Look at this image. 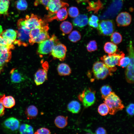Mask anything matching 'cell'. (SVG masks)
Returning <instances> with one entry per match:
<instances>
[{"label":"cell","mask_w":134,"mask_h":134,"mask_svg":"<svg viewBox=\"0 0 134 134\" xmlns=\"http://www.w3.org/2000/svg\"><path fill=\"white\" fill-rule=\"evenodd\" d=\"M11 50L7 48H0V73L3 71L5 65L11 59Z\"/></svg>","instance_id":"12"},{"label":"cell","mask_w":134,"mask_h":134,"mask_svg":"<svg viewBox=\"0 0 134 134\" xmlns=\"http://www.w3.org/2000/svg\"><path fill=\"white\" fill-rule=\"evenodd\" d=\"M88 18L85 14L78 15L73 20V25L77 27H82L86 25L88 23Z\"/></svg>","instance_id":"17"},{"label":"cell","mask_w":134,"mask_h":134,"mask_svg":"<svg viewBox=\"0 0 134 134\" xmlns=\"http://www.w3.org/2000/svg\"><path fill=\"white\" fill-rule=\"evenodd\" d=\"M3 32L2 28V26L0 25V35Z\"/></svg>","instance_id":"49"},{"label":"cell","mask_w":134,"mask_h":134,"mask_svg":"<svg viewBox=\"0 0 134 134\" xmlns=\"http://www.w3.org/2000/svg\"><path fill=\"white\" fill-rule=\"evenodd\" d=\"M116 67L109 68L106 66L101 71L94 74L96 79L103 80L106 78L109 75H112V73L116 70Z\"/></svg>","instance_id":"18"},{"label":"cell","mask_w":134,"mask_h":134,"mask_svg":"<svg viewBox=\"0 0 134 134\" xmlns=\"http://www.w3.org/2000/svg\"><path fill=\"white\" fill-rule=\"evenodd\" d=\"M104 99V102L108 107V113L110 115H114L124 108L122 100L114 92H112Z\"/></svg>","instance_id":"2"},{"label":"cell","mask_w":134,"mask_h":134,"mask_svg":"<svg viewBox=\"0 0 134 134\" xmlns=\"http://www.w3.org/2000/svg\"><path fill=\"white\" fill-rule=\"evenodd\" d=\"M67 48L64 44L59 42L53 47L51 54L53 58L59 59L61 61H63L65 59Z\"/></svg>","instance_id":"11"},{"label":"cell","mask_w":134,"mask_h":134,"mask_svg":"<svg viewBox=\"0 0 134 134\" xmlns=\"http://www.w3.org/2000/svg\"><path fill=\"white\" fill-rule=\"evenodd\" d=\"M24 24L26 27L30 30L46 25L44 21L33 14H31L30 17L27 16L25 19Z\"/></svg>","instance_id":"9"},{"label":"cell","mask_w":134,"mask_h":134,"mask_svg":"<svg viewBox=\"0 0 134 134\" xmlns=\"http://www.w3.org/2000/svg\"><path fill=\"white\" fill-rule=\"evenodd\" d=\"M7 48L11 50L14 49V47L13 45H9L1 35H0V48Z\"/></svg>","instance_id":"41"},{"label":"cell","mask_w":134,"mask_h":134,"mask_svg":"<svg viewBox=\"0 0 134 134\" xmlns=\"http://www.w3.org/2000/svg\"><path fill=\"white\" fill-rule=\"evenodd\" d=\"M97 134H107L106 131L103 128L100 127L98 128L95 131Z\"/></svg>","instance_id":"45"},{"label":"cell","mask_w":134,"mask_h":134,"mask_svg":"<svg viewBox=\"0 0 134 134\" xmlns=\"http://www.w3.org/2000/svg\"><path fill=\"white\" fill-rule=\"evenodd\" d=\"M131 16L130 14L126 12L120 13L116 18V21L119 27L126 26L129 25L131 21Z\"/></svg>","instance_id":"14"},{"label":"cell","mask_w":134,"mask_h":134,"mask_svg":"<svg viewBox=\"0 0 134 134\" xmlns=\"http://www.w3.org/2000/svg\"><path fill=\"white\" fill-rule=\"evenodd\" d=\"M124 56L125 54L123 52L118 50L113 54L103 55L101 57L100 59L107 67L113 68L116 67V66H118L120 59Z\"/></svg>","instance_id":"5"},{"label":"cell","mask_w":134,"mask_h":134,"mask_svg":"<svg viewBox=\"0 0 134 134\" xmlns=\"http://www.w3.org/2000/svg\"><path fill=\"white\" fill-rule=\"evenodd\" d=\"M98 111L99 113L102 116L106 115L109 112L108 107L105 103H103L100 104L98 108Z\"/></svg>","instance_id":"35"},{"label":"cell","mask_w":134,"mask_h":134,"mask_svg":"<svg viewBox=\"0 0 134 134\" xmlns=\"http://www.w3.org/2000/svg\"><path fill=\"white\" fill-rule=\"evenodd\" d=\"M128 50L130 62L126 69L125 76L127 82L132 84L134 82V53L133 43L131 41L130 42Z\"/></svg>","instance_id":"4"},{"label":"cell","mask_w":134,"mask_h":134,"mask_svg":"<svg viewBox=\"0 0 134 134\" xmlns=\"http://www.w3.org/2000/svg\"><path fill=\"white\" fill-rule=\"evenodd\" d=\"M100 92L101 98L104 99L112 92V89L111 87L109 85L106 84L102 86L100 88Z\"/></svg>","instance_id":"31"},{"label":"cell","mask_w":134,"mask_h":134,"mask_svg":"<svg viewBox=\"0 0 134 134\" xmlns=\"http://www.w3.org/2000/svg\"><path fill=\"white\" fill-rule=\"evenodd\" d=\"M25 19H20L17 23L18 30L16 31L17 37L13 43L19 46H27L29 45L30 30L25 26Z\"/></svg>","instance_id":"1"},{"label":"cell","mask_w":134,"mask_h":134,"mask_svg":"<svg viewBox=\"0 0 134 134\" xmlns=\"http://www.w3.org/2000/svg\"><path fill=\"white\" fill-rule=\"evenodd\" d=\"M57 70L59 74L61 76L69 75L71 73V70L69 66L65 63H61L58 65Z\"/></svg>","instance_id":"22"},{"label":"cell","mask_w":134,"mask_h":134,"mask_svg":"<svg viewBox=\"0 0 134 134\" xmlns=\"http://www.w3.org/2000/svg\"><path fill=\"white\" fill-rule=\"evenodd\" d=\"M46 25L34 29L30 30L29 34V44L31 45H33V41L37 37Z\"/></svg>","instance_id":"24"},{"label":"cell","mask_w":134,"mask_h":134,"mask_svg":"<svg viewBox=\"0 0 134 134\" xmlns=\"http://www.w3.org/2000/svg\"><path fill=\"white\" fill-rule=\"evenodd\" d=\"M3 127L6 130L11 132H16L19 130L20 126L19 121L14 117H9L3 122Z\"/></svg>","instance_id":"13"},{"label":"cell","mask_w":134,"mask_h":134,"mask_svg":"<svg viewBox=\"0 0 134 134\" xmlns=\"http://www.w3.org/2000/svg\"><path fill=\"white\" fill-rule=\"evenodd\" d=\"M134 104L131 103L129 104L127 107L126 111L130 115L132 116L134 114Z\"/></svg>","instance_id":"43"},{"label":"cell","mask_w":134,"mask_h":134,"mask_svg":"<svg viewBox=\"0 0 134 134\" xmlns=\"http://www.w3.org/2000/svg\"><path fill=\"white\" fill-rule=\"evenodd\" d=\"M19 131L21 134H33L34 131L33 127L27 124H23L20 126Z\"/></svg>","instance_id":"29"},{"label":"cell","mask_w":134,"mask_h":134,"mask_svg":"<svg viewBox=\"0 0 134 134\" xmlns=\"http://www.w3.org/2000/svg\"><path fill=\"white\" fill-rule=\"evenodd\" d=\"M51 0H36L34 2V5L37 6L39 4H41L46 6Z\"/></svg>","instance_id":"44"},{"label":"cell","mask_w":134,"mask_h":134,"mask_svg":"<svg viewBox=\"0 0 134 134\" xmlns=\"http://www.w3.org/2000/svg\"><path fill=\"white\" fill-rule=\"evenodd\" d=\"M9 4V0H0V14H7Z\"/></svg>","instance_id":"30"},{"label":"cell","mask_w":134,"mask_h":134,"mask_svg":"<svg viewBox=\"0 0 134 134\" xmlns=\"http://www.w3.org/2000/svg\"><path fill=\"white\" fill-rule=\"evenodd\" d=\"M99 19L98 17L94 15H92L89 18L88 21L89 25L94 28H97L98 26Z\"/></svg>","instance_id":"37"},{"label":"cell","mask_w":134,"mask_h":134,"mask_svg":"<svg viewBox=\"0 0 134 134\" xmlns=\"http://www.w3.org/2000/svg\"><path fill=\"white\" fill-rule=\"evenodd\" d=\"M80 103L75 100H72L68 104L67 106V110L73 114H77L79 112L81 109Z\"/></svg>","instance_id":"25"},{"label":"cell","mask_w":134,"mask_h":134,"mask_svg":"<svg viewBox=\"0 0 134 134\" xmlns=\"http://www.w3.org/2000/svg\"><path fill=\"white\" fill-rule=\"evenodd\" d=\"M60 29L65 34H68L72 31L73 26L72 24L68 21H64L60 24Z\"/></svg>","instance_id":"28"},{"label":"cell","mask_w":134,"mask_h":134,"mask_svg":"<svg viewBox=\"0 0 134 134\" xmlns=\"http://www.w3.org/2000/svg\"><path fill=\"white\" fill-rule=\"evenodd\" d=\"M96 92L90 88L85 89L78 96L79 100L81 101L85 107L91 106L96 100Z\"/></svg>","instance_id":"6"},{"label":"cell","mask_w":134,"mask_h":134,"mask_svg":"<svg viewBox=\"0 0 134 134\" xmlns=\"http://www.w3.org/2000/svg\"><path fill=\"white\" fill-rule=\"evenodd\" d=\"M87 51L90 52L94 51L97 49V46L96 41L95 40L90 41L86 46Z\"/></svg>","instance_id":"38"},{"label":"cell","mask_w":134,"mask_h":134,"mask_svg":"<svg viewBox=\"0 0 134 134\" xmlns=\"http://www.w3.org/2000/svg\"><path fill=\"white\" fill-rule=\"evenodd\" d=\"M25 113L27 118L32 119L35 118L38 114V110L35 106L31 105L26 109Z\"/></svg>","instance_id":"26"},{"label":"cell","mask_w":134,"mask_h":134,"mask_svg":"<svg viewBox=\"0 0 134 134\" xmlns=\"http://www.w3.org/2000/svg\"><path fill=\"white\" fill-rule=\"evenodd\" d=\"M4 107L2 101L0 100V117L2 116L4 114Z\"/></svg>","instance_id":"46"},{"label":"cell","mask_w":134,"mask_h":134,"mask_svg":"<svg viewBox=\"0 0 134 134\" xmlns=\"http://www.w3.org/2000/svg\"><path fill=\"white\" fill-rule=\"evenodd\" d=\"M103 48L105 52L109 54H113L118 50V47L116 44L112 42H106Z\"/></svg>","instance_id":"27"},{"label":"cell","mask_w":134,"mask_h":134,"mask_svg":"<svg viewBox=\"0 0 134 134\" xmlns=\"http://www.w3.org/2000/svg\"><path fill=\"white\" fill-rule=\"evenodd\" d=\"M68 117L59 115L56 117L54 120V123L58 128L63 129L67 125Z\"/></svg>","instance_id":"23"},{"label":"cell","mask_w":134,"mask_h":134,"mask_svg":"<svg viewBox=\"0 0 134 134\" xmlns=\"http://www.w3.org/2000/svg\"><path fill=\"white\" fill-rule=\"evenodd\" d=\"M81 36L80 33L76 30H74L70 33L68 36L69 39L71 42L75 43L81 38Z\"/></svg>","instance_id":"33"},{"label":"cell","mask_w":134,"mask_h":134,"mask_svg":"<svg viewBox=\"0 0 134 134\" xmlns=\"http://www.w3.org/2000/svg\"><path fill=\"white\" fill-rule=\"evenodd\" d=\"M85 131L88 134H93V133L90 130L86 129L85 130Z\"/></svg>","instance_id":"48"},{"label":"cell","mask_w":134,"mask_h":134,"mask_svg":"<svg viewBox=\"0 0 134 134\" xmlns=\"http://www.w3.org/2000/svg\"><path fill=\"white\" fill-rule=\"evenodd\" d=\"M15 5L18 9L21 11L26 10L28 7L27 3L25 0H17Z\"/></svg>","instance_id":"36"},{"label":"cell","mask_w":134,"mask_h":134,"mask_svg":"<svg viewBox=\"0 0 134 134\" xmlns=\"http://www.w3.org/2000/svg\"><path fill=\"white\" fill-rule=\"evenodd\" d=\"M67 7H64L61 8L53 16L45 19V21L49 22H51L54 19L59 21L65 20L67 18L68 16Z\"/></svg>","instance_id":"15"},{"label":"cell","mask_w":134,"mask_h":134,"mask_svg":"<svg viewBox=\"0 0 134 134\" xmlns=\"http://www.w3.org/2000/svg\"><path fill=\"white\" fill-rule=\"evenodd\" d=\"M59 42L57 37L53 34L51 38L39 43L37 52L40 55L47 54L51 52L54 46Z\"/></svg>","instance_id":"3"},{"label":"cell","mask_w":134,"mask_h":134,"mask_svg":"<svg viewBox=\"0 0 134 134\" xmlns=\"http://www.w3.org/2000/svg\"><path fill=\"white\" fill-rule=\"evenodd\" d=\"M0 100L2 101L4 107L11 108L15 104V100L11 96H6L5 95L0 96Z\"/></svg>","instance_id":"19"},{"label":"cell","mask_w":134,"mask_h":134,"mask_svg":"<svg viewBox=\"0 0 134 134\" xmlns=\"http://www.w3.org/2000/svg\"><path fill=\"white\" fill-rule=\"evenodd\" d=\"M110 40L112 42L115 44H117L122 41V37L120 33L115 32L111 34Z\"/></svg>","instance_id":"34"},{"label":"cell","mask_w":134,"mask_h":134,"mask_svg":"<svg viewBox=\"0 0 134 134\" xmlns=\"http://www.w3.org/2000/svg\"><path fill=\"white\" fill-rule=\"evenodd\" d=\"M42 68L39 69L35 73L34 81L37 86L42 84L47 79V71L48 68V63L45 62L42 64Z\"/></svg>","instance_id":"10"},{"label":"cell","mask_w":134,"mask_h":134,"mask_svg":"<svg viewBox=\"0 0 134 134\" xmlns=\"http://www.w3.org/2000/svg\"><path fill=\"white\" fill-rule=\"evenodd\" d=\"M11 81L14 83H19L24 80L22 74L16 68H12L10 72Z\"/></svg>","instance_id":"20"},{"label":"cell","mask_w":134,"mask_h":134,"mask_svg":"<svg viewBox=\"0 0 134 134\" xmlns=\"http://www.w3.org/2000/svg\"><path fill=\"white\" fill-rule=\"evenodd\" d=\"M17 34L16 31L8 29L2 32L1 34L9 45H12L16 38Z\"/></svg>","instance_id":"16"},{"label":"cell","mask_w":134,"mask_h":134,"mask_svg":"<svg viewBox=\"0 0 134 134\" xmlns=\"http://www.w3.org/2000/svg\"><path fill=\"white\" fill-rule=\"evenodd\" d=\"M49 29L48 25H46L37 37L33 41V44L35 43H39L49 38L50 37L48 32Z\"/></svg>","instance_id":"21"},{"label":"cell","mask_w":134,"mask_h":134,"mask_svg":"<svg viewBox=\"0 0 134 134\" xmlns=\"http://www.w3.org/2000/svg\"><path fill=\"white\" fill-rule=\"evenodd\" d=\"M51 133L50 130L45 127L40 128L38 129L34 133L35 134H49Z\"/></svg>","instance_id":"42"},{"label":"cell","mask_w":134,"mask_h":134,"mask_svg":"<svg viewBox=\"0 0 134 134\" xmlns=\"http://www.w3.org/2000/svg\"><path fill=\"white\" fill-rule=\"evenodd\" d=\"M68 6V4L61 0H51L46 6V9L49 12L45 18L49 17L56 13L61 8Z\"/></svg>","instance_id":"8"},{"label":"cell","mask_w":134,"mask_h":134,"mask_svg":"<svg viewBox=\"0 0 134 134\" xmlns=\"http://www.w3.org/2000/svg\"><path fill=\"white\" fill-rule=\"evenodd\" d=\"M106 66L103 62L98 61L96 62L94 64L92 67V71L94 74L101 71Z\"/></svg>","instance_id":"32"},{"label":"cell","mask_w":134,"mask_h":134,"mask_svg":"<svg viewBox=\"0 0 134 134\" xmlns=\"http://www.w3.org/2000/svg\"><path fill=\"white\" fill-rule=\"evenodd\" d=\"M89 0H76V1L78 3H79L82 2H87Z\"/></svg>","instance_id":"47"},{"label":"cell","mask_w":134,"mask_h":134,"mask_svg":"<svg viewBox=\"0 0 134 134\" xmlns=\"http://www.w3.org/2000/svg\"><path fill=\"white\" fill-rule=\"evenodd\" d=\"M68 14L70 17L74 18L78 16L79 13V10L77 8L75 7H71L68 10Z\"/></svg>","instance_id":"40"},{"label":"cell","mask_w":134,"mask_h":134,"mask_svg":"<svg viewBox=\"0 0 134 134\" xmlns=\"http://www.w3.org/2000/svg\"><path fill=\"white\" fill-rule=\"evenodd\" d=\"M115 29L113 20H106L101 21L97 28L99 33L104 36H109L114 32Z\"/></svg>","instance_id":"7"},{"label":"cell","mask_w":134,"mask_h":134,"mask_svg":"<svg viewBox=\"0 0 134 134\" xmlns=\"http://www.w3.org/2000/svg\"><path fill=\"white\" fill-rule=\"evenodd\" d=\"M130 62V59L128 56L124 57L120 59L118 66L124 68L127 67Z\"/></svg>","instance_id":"39"}]
</instances>
